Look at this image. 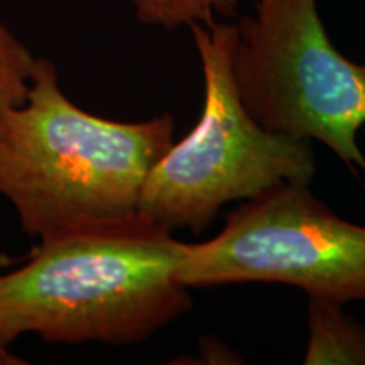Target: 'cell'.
Listing matches in <instances>:
<instances>
[{
  "label": "cell",
  "mask_w": 365,
  "mask_h": 365,
  "mask_svg": "<svg viewBox=\"0 0 365 365\" xmlns=\"http://www.w3.org/2000/svg\"><path fill=\"white\" fill-rule=\"evenodd\" d=\"M182 242L139 212L39 240L0 274V330L12 341L143 344L193 307L178 279Z\"/></svg>",
  "instance_id": "6da1fadb"
},
{
  "label": "cell",
  "mask_w": 365,
  "mask_h": 365,
  "mask_svg": "<svg viewBox=\"0 0 365 365\" xmlns=\"http://www.w3.org/2000/svg\"><path fill=\"white\" fill-rule=\"evenodd\" d=\"M175 129L173 113L117 122L83 110L53 61L36 58L26 102L0 108V195L39 240L132 217Z\"/></svg>",
  "instance_id": "7a4b0ae2"
},
{
  "label": "cell",
  "mask_w": 365,
  "mask_h": 365,
  "mask_svg": "<svg viewBox=\"0 0 365 365\" xmlns=\"http://www.w3.org/2000/svg\"><path fill=\"white\" fill-rule=\"evenodd\" d=\"M202 61L205 97L198 124L158 159L137 212L159 225L202 234L232 202H245L281 182L309 185L313 143L264 129L245 110L232 71L239 27L191 24Z\"/></svg>",
  "instance_id": "3957f363"
},
{
  "label": "cell",
  "mask_w": 365,
  "mask_h": 365,
  "mask_svg": "<svg viewBox=\"0 0 365 365\" xmlns=\"http://www.w3.org/2000/svg\"><path fill=\"white\" fill-rule=\"evenodd\" d=\"M232 71L239 97L264 129L323 144L359 176L365 156V63L328 38L317 0H257L239 21Z\"/></svg>",
  "instance_id": "277c9868"
},
{
  "label": "cell",
  "mask_w": 365,
  "mask_h": 365,
  "mask_svg": "<svg viewBox=\"0 0 365 365\" xmlns=\"http://www.w3.org/2000/svg\"><path fill=\"white\" fill-rule=\"evenodd\" d=\"M176 274L190 289L266 282L365 303V225L336 215L309 185L286 181L228 212L213 239L182 242Z\"/></svg>",
  "instance_id": "5b68a950"
},
{
  "label": "cell",
  "mask_w": 365,
  "mask_h": 365,
  "mask_svg": "<svg viewBox=\"0 0 365 365\" xmlns=\"http://www.w3.org/2000/svg\"><path fill=\"white\" fill-rule=\"evenodd\" d=\"M304 365H365V327L344 304L309 299Z\"/></svg>",
  "instance_id": "8992f818"
},
{
  "label": "cell",
  "mask_w": 365,
  "mask_h": 365,
  "mask_svg": "<svg viewBox=\"0 0 365 365\" xmlns=\"http://www.w3.org/2000/svg\"><path fill=\"white\" fill-rule=\"evenodd\" d=\"M240 0H134L135 17L143 24L173 31L180 26H212L215 16L235 17Z\"/></svg>",
  "instance_id": "52a82bcc"
},
{
  "label": "cell",
  "mask_w": 365,
  "mask_h": 365,
  "mask_svg": "<svg viewBox=\"0 0 365 365\" xmlns=\"http://www.w3.org/2000/svg\"><path fill=\"white\" fill-rule=\"evenodd\" d=\"M36 58L0 22V108L26 102Z\"/></svg>",
  "instance_id": "ba28073f"
},
{
  "label": "cell",
  "mask_w": 365,
  "mask_h": 365,
  "mask_svg": "<svg viewBox=\"0 0 365 365\" xmlns=\"http://www.w3.org/2000/svg\"><path fill=\"white\" fill-rule=\"evenodd\" d=\"M14 341L0 330V365H26L27 360L12 352Z\"/></svg>",
  "instance_id": "9c48e42d"
},
{
  "label": "cell",
  "mask_w": 365,
  "mask_h": 365,
  "mask_svg": "<svg viewBox=\"0 0 365 365\" xmlns=\"http://www.w3.org/2000/svg\"><path fill=\"white\" fill-rule=\"evenodd\" d=\"M4 261V259H0V262H2Z\"/></svg>",
  "instance_id": "30bf717a"
}]
</instances>
